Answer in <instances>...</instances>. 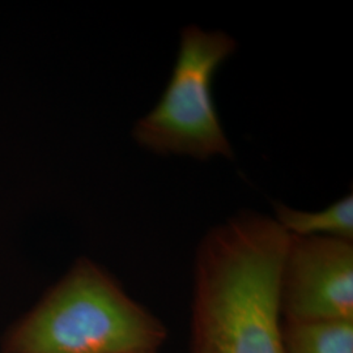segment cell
I'll use <instances>...</instances> for the list:
<instances>
[{
  "instance_id": "1",
  "label": "cell",
  "mask_w": 353,
  "mask_h": 353,
  "mask_svg": "<svg viewBox=\"0 0 353 353\" xmlns=\"http://www.w3.org/2000/svg\"><path fill=\"white\" fill-rule=\"evenodd\" d=\"M290 236L275 219L243 212L198 248L189 353H284L280 274Z\"/></svg>"
},
{
  "instance_id": "2",
  "label": "cell",
  "mask_w": 353,
  "mask_h": 353,
  "mask_svg": "<svg viewBox=\"0 0 353 353\" xmlns=\"http://www.w3.org/2000/svg\"><path fill=\"white\" fill-rule=\"evenodd\" d=\"M164 323L88 258L74 265L1 336L0 353L161 351Z\"/></svg>"
},
{
  "instance_id": "3",
  "label": "cell",
  "mask_w": 353,
  "mask_h": 353,
  "mask_svg": "<svg viewBox=\"0 0 353 353\" xmlns=\"http://www.w3.org/2000/svg\"><path fill=\"white\" fill-rule=\"evenodd\" d=\"M236 50L224 32H205L190 26L164 94L151 113L134 127L138 144L157 154H185L198 160L214 156L233 159L212 96L217 68Z\"/></svg>"
},
{
  "instance_id": "4",
  "label": "cell",
  "mask_w": 353,
  "mask_h": 353,
  "mask_svg": "<svg viewBox=\"0 0 353 353\" xmlns=\"http://www.w3.org/2000/svg\"><path fill=\"white\" fill-rule=\"evenodd\" d=\"M279 305L288 323L353 321V241L290 236Z\"/></svg>"
},
{
  "instance_id": "5",
  "label": "cell",
  "mask_w": 353,
  "mask_h": 353,
  "mask_svg": "<svg viewBox=\"0 0 353 353\" xmlns=\"http://www.w3.org/2000/svg\"><path fill=\"white\" fill-rule=\"evenodd\" d=\"M275 220L290 236H326L353 241L352 194L316 212L293 210L278 204Z\"/></svg>"
},
{
  "instance_id": "6",
  "label": "cell",
  "mask_w": 353,
  "mask_h": 353,
  "mask_svg": "<svg viewBox=\"0 0 353 353\" xmlns=\"http://www.w3.org/2000/svg\"><path fill=\"white\" fill-rule=\"evenodd\" d=\"M281 335L284 353H353V321L283 322Z\"/></svg>"
},
{
  "instance_id": "7",
  "label": "cell",
  "mask_w": 353,
  "mask_h": 353,
  "mask_svg": "<svg viewBox=\"0 0 353 353\" xmlns=\"http://www.w3.org/2000/svg\"><path fill=\"white\" fill-rule=\"evenodd\" d=\"M150 353H161V351H156V352H150Z\"/></svg>"
}]
</instances>
